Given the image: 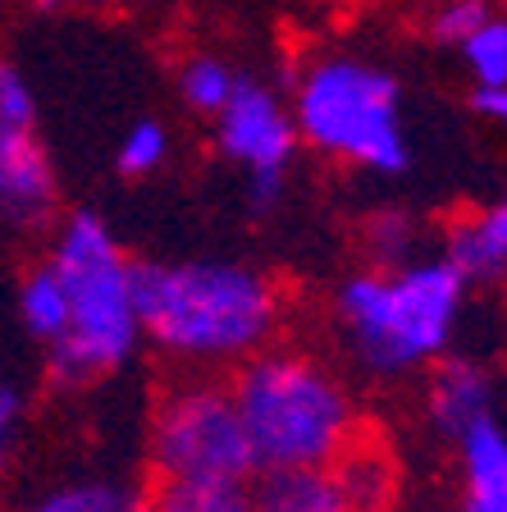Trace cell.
<instances>
[{
  "instance_id": "1",
  "label": "cell",
  "mask_w": 507,
  "mask_h": 512,
  "mask_svg": "<svg viewBox=\"0 0 507 512\" xmlns=\"http://www.w3.org/2000/svg\"><path fill=\"white\" fill-rule=\"evenodd\" d=\"M142 339L188 366H243L270 348L284 298L238 261H133Z\"/></svg>"
},
{
  "instance_id": "2",
  "label": "cell",
  "mask_w": 507,
  "mask_h": 512,
  "mask_svg": "<svg viewBox=\"0 0 507 512\" xmlns=\"http://www.w3.org/2000/svg\"><path fill=\"white\" fill-rule=\"evenodd\" d=\"M466 307V279L448 256H412L389 270L343 279L334 298L343 343L361 371L398 380L434 366L453 348Z\"/></svg>"
},
{
  "instance_id": "3",
  "label": "cell",
  "mask_w": 507,
  "mask_h": 512,
  "mask_svg": "<svg viewBox=\"0 0 507 512\" xmlns=\"http://www.w3.org/2000/svg\"><path fill=\"white\" fill-rule=\"evenodd\" d=\"M46 261L55 266L69 298V325L46 348V366L60 389H87L115 375L142 343L133 261L96 211L69 215Z\"/></svg>"
},
{
  "instance_id": "4",
  "label": "cell",
  "mask_w": 507,
  "mask_h": 512,
  "mask_svg": "<svg viewBox=\"0 0 507 512\" xmlns=\"http://www.w3.org/2000/svg\"><path fill=\"white\" fill-rule=\"evenodd\" d=\"M256 471L329 467L357 439V403L325 362L293 348H261L233 375Z\"/></svg>"
},
{
  "instance_id": "5",
  "label": "cell",
  "mask_w": 507,
  "mask_h": 512,
  "mask_svg": "<svg viewBox=\"0 0 507 512\" xmlns=\"http://www.w3.org/2000/svg\"><path fill=\"white\" fill-rule=\"evenodd\" d=\"M293 128L320 156L348 160L361 170L402 174L412 165L398 78L380 64L348 55L311 64L293 96Z\"/></svg>"
},
{
  "instance_id": "6",
  "label": "cell",
  "mask_w": 507,
  "mask_h": 512,
  "mask_svg": "<svg viewBox=\"0 0 507 512\" xmlns=\"http://www.w3.org/2000/svg\"><path fill=\"white\" fill-rule=\"evenodd\" d=\"M156 476H256L233 389L220 380H179L151 407Z\"/></svg>"
},
{
  "instance_id": "7",
  "label": "cell",
  "mask_w": 507,
  "mask_h": 512,
  "mask_svg": "<svg viewBox=\"0 0 507 512\" xmlns=\"http://www.w3.org/2000/svg\"><path fill=\"white\" fill-rule=\"evenodd\" d=\"M215 147L247 174L252 183V211H270L284 197V179L297 151L293 110L279 101L275 87L238 78L233 96L215 115Z\"/></svg>"
},
{
  "instance_id": "8",
  "label": "cell",
  "mask_w": 507,
  "mask_h": 512,
  "mask_svg": "<svg viewBox=\"0 0 507 512\" xmlns=\"http://www.w3.org/2000/svg\"><path fill=\"white\" fill-rule=\"evenodd\" d=\"M55 165L37 138V124L0 119V220L10 229H37L55 215Z\"/></svg>"
},
{
  "instance_id": "9",
  "label": "cell",
  "mask_w": 507,
  "mask_h": 512,
  "mask_svg": "<svg viewBox=\"0 0 507 512\" xmlns=\"http://www.w3.org/2000/svg\"><path fill=\"white\" fill-rule=\"evenodd\" d=\"M462 458V508L457 512H507V430L494 412L453 439Z\"/></svg>"
},
{
  "instance_id": "10",
  "label": "cell",
  "mask_w": 507,
  "mask_h": 512,
  "mask_svg": "<svg viewBox=\"0 0 507 512\" xmlns=\"http://www.w3.org/2000/svg\"><path fill=\"white\" fill-rule=\"evenodd\" d=\"M252 512H352L334 467H275L252 476Z\"/></svg>"
},
{
  "instance_id": "11",
  "label": "cell",
  "mask_w": 507,
  "mask_h": 512,
  "mask_svg": "<svg viewBox=\"0 0 507 512\" xmlns=\"http://www.w3.org/2000/svg\"><path fill=\"white\" fill-rule=\"evenodd\" d=\"M430 426L439 435L457 439L462 430H471L480 416L494 412V380L485 366L476 362H444L430 380Z\"/></svg>"
},
{
  "instance_id": "12",
  "label": "cell",
  "mask_w": 507,
  "mask_h": 512,
  "mask_svg": "<svg viewBox=\"0 0 507 512\" xmlns=\"http://www.w3.org/2000/svg\"><path fill=\"white\" fill-rule=\"evenodd\" d=\"M448 261L457 266V275L466 284H485V279H503L507 275V202L485 206L480 215L462 220L448 234Z\"/></svg>"
},
{
  "instance_id": "13",
  "label": "cell",
  "mask_w": 507,
  "mask_h": 512,
  "mask_svg": "<svg viewBox=\"0 0 507 512\" xmlns=\"http://www.w3.org/2000/svg\"><path fill=\"white\" fill-rule=\"evenodd\" d=\"M151 512H252V476H156Z\"/></svg>"
},
{
  "instance_id": "14",
  "label": "cell",
  "mask_w": 507,
  "mask_h": 512,
  "mask_svg": "<svg viewBox=\"0 0 507 512\" xmlns=\"http://www.w3.org/2000/svg\"><path fill=\"white\" fill-rule=\"evenodd\" d=\"M14 512H151L147 490L128 485V480H106V476H87V480H64L51 485L37 499H28Z\"/></svg>"
},
{
  "instance_id": "15",
  "label": "cell",
  "mask_w": 507,
  "mask_h": 512,
  "mask_svg": "<svg viewBox=\"0 0 507 512\" xmlns=\"http://www.w3.org/2000/svg\"><path fill=\"white\" fill-rule=\"evenodd\" d=\"M334 476L338 485H343V494H348L352 512H384L393 499V467L389 458H384L375 444H366V439H352L343 453H338L334 462Z\"/></svg>"
},
{
  "instance_id": "16",
  "label": "cell",
  "mask_w": 507,
  "mask_h": 512,
  "mask_svg": "<svg viewBox=\"0 0 507 512\" xmlns=\"http://www.w3.org/2000/svg\"><path fill=\"white\" fill-rule=\"evenodd\" d=\"M19 316H23V330L42 343V348H51L64 334V325H69V298H64V284L51 261H42V266H32L28 275H23Z\"/></svg>"
},
{
  "instance_id": "17",
  "label": "cell",
  "mask_w": 507,
  "mask_h": 512,
  "mask_svg": "<svg viewBox=\"0 0 507 512\" xmlns=\"http://www.w3.org/2000/svg\"><path fill=\"white\" fill-rule=\"evenodd\" d=\"M233 83H238V74L224 60H215V55H197V60H188L179 69L183 101L192 110H201V115H220L224 101L233 96Z\"/></svg>"
},
{
  "instance_id": "18",
  "label": "cell",
  "mask_w": 507,
  "mask_h": 512,
  "mask_svg": "<svg viewBox=\"0 0 507 512\" xmlns=\"http://www.w3.org/2000/svg\"><path fill=\"white\" fill-rule=\"evenodd\" d=\"M462 60L480 87H507V23L485 19L462 42Z\"/></svg>"
},
{
  "instance_id": "19",
  "label": "cell",
  "mask_w": 507,
  "mask_h": 512,
  "mask_svg": "<svg viewBox=\"0 0 507 512\" xmlns=\"http://www.w3.org/2000/svg\"><path fill=\"white\" fill-rule=\"evenodd\" d=\"M169 156V133L165 124H156V119H138V124L124 133V142H119V174H128V179H147L151 170H160Z\"/></svg>"
},
{
  "instance_id": "20",
  "label": "cell",
  "mask_w": 507,
  "mask_h": 512,
  "mask_svg": "<svg viewBox=\"0 0 507 512\" xmlns=\"http://www.w3.org/2000/svg\"><path fill=\"white\" fill-rule=\"evenodd\" d=\"M366 243H370V256L380 261V270L402 266V261H412L416 256V224L402 211H384V215L370 220Z\"/></svg>"
},
{
  "instance_id": "21",
  "label": "cell",
  "mask_w": 507,
  "mask_h": 512,
  "mask_svg": "<svg viewBox=\"0 0 507 512\" xmlns=\"http://www.w3.org/2000/svg\"><path fill=\"white\" fill-rule=\"evenodd\" d=\"M485 19H494V14H489V0H444L430 23V32H434V42L462 46Z\"/></svg>"
},
{
  "instance_id": "22",
  "label": "cell",
  "mask_w": 507,
  "mask_h": 512,
  "mask_svg": "<svg viewBox=\"0 0 507 512\" xmlns=\"http://www.w3.org/2000/svg\"><path fill=\"white\" fill-rule=\"evenodd\" d=\"M0 119L10 124H37V96H32L28 78L14 64H0Z\"/></svg>"
},
{
  "instance_id": "23",
  "label": "cell",
  "mask_w": 507,
  "mask_h": 512,
  "mask_svg": "<svg viewBox=\"0 0 507 512\" xmlns=\"http://www.w3.org/2000/svg\"><path fill=\"white\" fill-rule=\"evenodd\" d=\"M14 421H19V403H14L10 389H0V471H5L14 448Z\"/></svg>"
},
{
  "instance_id": "24",
  "label": "cell",
  "mask_w": 507,
  "mask_h": 512,
  "mask_svg": "<svg viewBox=\"0 0 507 512\" xmlns=\"http://www.w3.org/2000/svg\"><path fill=\"white\" fill-rule=\"evenodd\" d=\"M476 110H480V115H489L494 124L507 128V87H480V92H476Z\"/></svg>"
},
{
  "instance_id": "25",
  "label": "cell",
  "mask_w": 507,
  "mask_h": 512,
  "mask_svg": "<svg viewBox=\"0 0 507 512\" xmlns=\"http://www.w3.org/2000/svg\"><path fill=\"white\" fill-rule=\"evenodd\" d=\"M37 5H42V10H60L64 0H37Z\"/></svg>"
}]
</instances>
